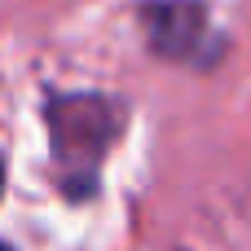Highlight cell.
Segmentation results:
<instances>
[{"label": "cell", "mask_w": 251, "mask_h": 251, "mask_svg": "<svg viewBox=\"0 0 251 251\" xmlns=\"http://www.w3.org/2000/svg\"><path fill=\"white\" fill-rule=\"evenodd\" d=\"M49 132H53V159L62 172V190H71L75 199L93 190L97 168L106 159L110 137L119 132V106L110 97L97 93H71V97H53L49 106Z\"/></svg>", "instance_id": "obj_1"}, {"label": "cell", "mask_w": 251, "mask_h": 251, "mask_svg": "<svg viewBox=\"0 0 251 251\" xmlns=\"http://www.w3.org/2000/svg\"><path fill=\"white\" fill-rule=\"evenodd\" d=\"M146 31L163 57H194L203 53V40H207V13L203 4H185V0L146 4Z\"/></svg>", "instance_id": "obj_2"}, {"label": "cell", "mask_w": 251, "mask_h": 251, "mask_svg": "<svg viewBox=\"0 0 251 251\" xmlns=\"http://www.w3.org/2000/svg\"><path fill=\"white\" fill-rule=\"evenodd\" d=\"M0 190H4V163H0Z\"/></svg>", "instance_id": "obj_3"}, {"label": "cell", "mask_w": 251, "mask_h": 251, "mask_svg": "<svg viewBox=\"0 0 251 251\" xmlns=\"http://www.w3.org/2000/svg\"><path fill=\"white\" fill-rule=\"evenodd\" d=\"M0 251H9V247H0Z\"/></svg>", "instance_id": "obj_4"}]
</instances>
